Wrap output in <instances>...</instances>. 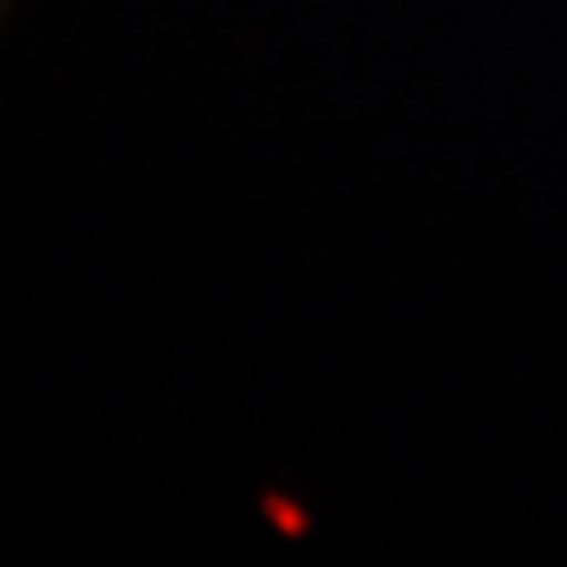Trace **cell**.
<instances>
[{
  "label": "cell",
  "mask_w": 567,
  "mask_h": 567,
  "mask_svg": "<svg viewBox=\"0 0 567 567\" xmlns=\"http://www.w3.org/2000/svg\"><path fill=\"white\" fill-rule=\"evenodd\" d=\"M20 6L24 0H0V43H6V33H10V24L20 20Z\"/></svg>",
  "instance_id": "obj_1"
}]
</instances>
